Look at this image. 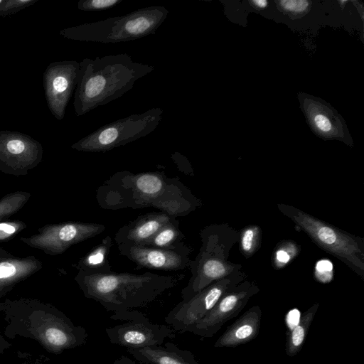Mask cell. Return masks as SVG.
Instances as JSON below:
<instances>
[{
  "label": "cell",
  "mask_w": 364,
  "mask_h": 364,
  "mask_svg": "<svg viewBox=\"0 0 364 364\" xmlns=\"http://www.w3.org/2000/svg\"><path fill=\"white\" fill-rule=\"evenodd\" d=\"M80 66L73 102L77 116L119 98L154 70V66L134 62L126 53L86 58Z\"/></svg>",
  "instance_id": "6da1fadb"
},
{
  "label": "cell",
  "mask_w": 364,
  "mask_h": 364,
  "mask_svg": "<svg viewBox=\"0 0 364 364\" xmlns=\"http://www.w3.org/2000/svg\"><path fill=\"white\" fill-rule=\"evenodd\" d=\"M183 275H159L150 272L88 273L78 271L75 282L85 296L114 313L146 306L176 287Z\"/></svg>",
  "instance_id": "7a4b0ae2"
},
{
  "label": "cell",
  "mask_w": 364,
  "mask_h": 364,
  "mask_svg": "<svg viewBox=\"0 0 364 364\" xmlns=\"http://www.w3.org/2000/svg\"><path fill=\"white\" fill-rule=\"evenodd\" d=\"M203 245L190 265L192 276L181 291L183 301H187L213 282L225 278L242 266L228 259L230 250L238 242L239 230L227 223L214 224L200 232Z\"/></svg>",
  "instance_id": "3957f363"
},
{
  "label": "cell",
  "mask_w": 364,
  "mask_h": 364,
  "mask_svg": "<svg viewBox=\"0 0 364 364\" xmlns=\"http://www.w3.org/2000/svg\"><path fill=\"white\" fill-rule=\"evenodd\" d=\"M168 14L163 6H151L127 14L63 28L60 35L70 40L119 43L154 34Z\"/></svg>",
  "instance_id": "277c9868"
},
{
  "label": "cell",
  "mask_w": 364,
  "mask_h": 364,
  "mask_svg": "<svg viewBox=\"0 0 364 364\" xmlns=\"http://www.w3.org/2000/svg\"><path fill=\"white\" fill-rule=\"evenodd\" d=\"M277 208L320 249L336 257L363 279V237L352 235L292 205L279 203Z\"/></svg>",
  "instance_id": "5b68a950"
},
{
  "label": "cell",
  "mask_w": 364,
  "mask_h": 364,
  "mask_svg": "<svg viewBox=\"0 0 364 364\" xmlns=\"http://www.w3.org/2000/svg\"><path fill=\"white\" fill-rule=\"evenodd\" d=\"M164 110L149 109L141 114L105 124L71 146L79 151L105 152L134 141L151 133L162 120Z\"/></svg>",
  "instance_id": "8992f818"
},
{
  "label": "cell",
  "mask_w": 364,
  "mask_h": 364,
  "mask_svg": "<svg viewBox=\"0 0 364 364\" xmlns=\"http://www.w3.org/2000/svg\"><path fill=\"white\" fill-rule=\"evenodd\" d=\"M242 270L217 280L187 301L176 304L165 317V322L176 331L191 332L226 293L247 279Z\"/></svg>",
  "instance_id": "52a82bcc"
},
{
  "label": "cell",
  "mask_w": 364,
  "mask_h": 364,
  "mask_svg": "<svg viewBox=\"0 0 364 364\" xmlns=\"http://www.w3.org/2000/svg\"><path fill=\"white\" fill-rule=\"evenodd\" d=\"M110 318L124 322L105 328L109 342L127 349L162 345L166 338L176 337V331L172 328L151 322L137 310L114 313Z\"/></svg>",
  "instance_id": "ba28073f"
},
{
  "label": "cell",
  "mask_w": 364,
  "mask_h": 364,
  "mask_svg": "<svg viewBox=\"0 0 364 364\" xmlns=\"http://www.w3.org/2000/svg\"><path fill=\"white\" fill-rule=\"evenodd\" d=\"M102 224L66 222L48 224L30 236L21 237L26 245L42 250L45 254L57 255L63 253L70 246L95 237L102 232Z\"/></svg>",
  "instance_id": "9c48e42d"
},
{
  "label": "cell",
  "mask_w": 364,
  "mask_h": 364,
  "mask_svg": "<svg viewBox=\"0 0 364 364\" xmlns=\"http://www.w3.org/2000/svg\"><path fill=\"white\" fill-rule=\"evenodd\" d=\"M41 144L26 134L0 131V171L13 176H25L42 161Z\"/></svg>",
  "instance_id": "30bf717a"
},
{
  "label": "cell",
  "mask_w": 364,
  "mask_h": 364,
  "mask_svg": "<svg viewBox=\"0 0 364 364\" xmlns=\"http://www.w3.org/2000/svg\"><path fill=\"white\" fill-rule=\"evenodd\" d=\"M259 291L255 282L242 281L223 295L191 332L203 338L213 337L226 322L237 316L249 300Z\"/></svg>",
  "instance_id": "8fae6325"
},
{
  "label": "cell",
  "mask_w": 364,
  "mask_h": 364,
  "mask_svg": "<svg viewBox=\"0 0 364 364\" xmlns=\"http://www.w3.org/2000/svg\"><path fill=\"white\" fill-rule=\"evenodd\" d=\"M80 70L79 62L63 60L50 63L43 73L47 105L58 120L65 117L67 105L78 81Z\"/></svg>",
  "instance_id": "7c38bea8"
},
{
  "label": "cell",
  "mask_w": 364,
  "mask_h": 364,
  "mask_svg": "<svg viewBox=\"0 0 364 364\" xmlns=\"http://www.w3.org/2000/svg\"><path fill=\"white\" fill-rule=\"evenodd\" d=\"M120 255L138 267L164 271L183 270L190 267L192 248L183 244L173 249H160L140 245L119 244Z\"/></svg>",
  "instance_id": "4fadbf2b"
},
{
  "label": "cell",
  "mask_w": 364,
  "mask_h": 364,
  "mask_svg": "<svg viewBox=\"0 0 364 364\" xmlns=\"http://www.w3.org/2000/svg\"><path fill=\"white\" fill-rule=\"evenodd\" d=\"M174 218L165 213H149L122 227L115 235L117 245L122 243L143 245L160 229Z\"/></svg>",
  "instance_id": "5bb4252c"
},
{
  "label": "cell",
  "mask_w": 364,
  "mask_h": 364,
  "mask_svg": "<svg viewBox=\"0 0 364 364\" xmlns=\"http://www.w3.org/2000/svg\"><path fill=\"white\" fill-rule=\"evenodd\" d=\"M262 316L258 305L252 306L226 328L215 342L214 347H236L252 341L259 334Z\"/></svg>",
  "instance_id": "9a60e30c"
},
{
  "label": "cell",
  "mask_w": 364,
  "mask_h": 364,
  "mask_svg": "<svg viewBox=\"0 0 364 364\" xmlns=\"http://www.w3.org/2000/svg\"><path fill=\"white\" fill-rule=\"evenodd\" d=\"M127 351L144 364H199L191 351L183 350L169 341L164 346L127 349Z\"/></svg>",
  "instance_id": "2e32d148"
},
{
  "label": "cell",
  "mask_w": 364,
  "mask_h": 364,
  "mask_svg": "<svg viewBox=\"0 0 364 364\" xmlns=\"http://www.w3.org/2000/svg\"><path fill=\"white\" fill-rule=\"evenodd\" d=\"M43 268L34 256L11 257L0 261V292L12 288Z\"/></svg>",
  "instance_id": "e0dca14e"
},
{
  "label": "cell",
  "mask_w": 364,
  "mask_h": 364,
  "mask_svg": "<svg viewBox=\"0 0 364 364\" xmlns=\"http://www.w3.org/2000/svg\"><path fill=\"white\" fill-rule=\"evenodd\" d=\"M113 242L110 236L103 238L100 244L94 247L75 265L78 271L88 273H109L112 267L108 255Z\"/></svg>",
  "instance_id": "ac0fdd59"
},
{
  "label": "cell",
  "mask_w": 364,
  "mask_h": 364,
  "mask_svg": "<svg viewBox=\"0 0 364 364\" xmlns=\"http://www.w3.org/2000/svg\"><path fill=\"white\" fill-rule=\"evenodd\" d=\"M318 308L319 303L310 306L303 313L299 323L289 331L285 343V353L288 356L294 357L301 350Z\"/></svg>",
  "instance_id": "d6986e66"
},
{
  "label": "cell",
  "mask_w": 364,
  "mask_h": 364,
  "mask_svg": "<svg viewBox=\"0 0 364 364\" xmlns=\"http://www.w3.org/2000/svg\"><path fill=\"white\" fill-rule=\"evenodd\" d=\"M184 235L178 228V221L174 219L160 229L144 246L160 249H173L185 244L182 242Z\"/></svg>",
  "instance_id": "ffe728a7"
},
{
  "label": "cell",
  "mask_w": 364,
  "mask_h": 364,
  "mask_svg": "<svg viewBox=\"0 0 364 364\" xmlns=\"http://www.w3.org/2000/svg\"><path fill=\"white\" fill-rule=\"evenodd\" d=\"M135 190L149 198L159 196L165 187L161 174L155 173H139L134 177Z\"/></svg>",
  "instance_id": "44dd1931"
},
{
  "label": "cell",
  "mask_w": 364,
  "mask_h": 364,
  "mask_svg": "<svg viewBox=\"0 0 364 364\" xmlns=\"http://www.w3.org/2000/svg\"><path fill=\"white\" fill-rule=\"evenodd\" d=\"M262 234V229L257 225H249L239 230L240 250L245 258H250L259 250Z\"/></svg>",
  "instance_id": "7402d4cb"
},
{
  "label": "cell",
  "mask_w": 364,
  "mask_h": 364,
  "mask_svg": "<svg viewBox=\"0 0 364 364\" xmlns=\"http://www.w3.org/2000/svg\"><path fill=\"white\" fill-rule=\"evenodd\" d=\"M301 247L294 240H284L278 242L272 252V265L281 269L292 262L300 253Z\"/></svg>",
  "instance_id": "603a6c76"
},
{
  "label": "cell",
  "mask_w": 364,
  "mask_h": 364,
  "mask_svg": "<svg viewBox=\"0 0 364 364\" xmlns=\"http://www.w3.org/2000/svg\"><path fill=\"white\" fill-rule=\"evenodd\" d=\"M31 194L17 191L5 195L0 199V222L18 212L26 204Z\"/></svg>",
  "instance_id": "cb8c5ba5"
},
{
  "label": "cell",
  "mask_w": 364,
  "mask_h": 364,
  "mask_svg": "<svg viewBox=\"0 0 364 364\" xmlns=\"http://www.w3.org/2000/svg\"><path fill=\"white\" fill-rule=\"evenodd\" d=\"M123 0H80L77 7L82 11H105L120 4Z\"/></svg>",
  "instance_id": "d4e9b609"
},
{
  "label": "cell",
  "mask_w": 364,
  "mask_h": 364,
  "mask_svg": "<svg viewBox=\"0 0 364 364\" xmlns=\"http://www.w3.org/2000/svg\"><path fill=\"white\" fill-rule=\"evenodd\" d=\"M27 228L21 220L0 222V242L9 240Z\"/></svg>",
  "instance_id": "484cf974"
},
{
  "label": "cell",
  "mask_w": 364,
  "mask_h": 364,
  "mask_svg": "<svg viewBox=\"0 0 364 364\" xmlns=\"http://www.w3.org/2000/svg\"><path fill=\"white\" fill-rule=\"evenodd\" d=\"M38 0H3L0 4V16H6L33 5Z\"/></svg>",
  "instance_id": "4316f807"
},
{
  "label": "cell",
  "mask_w": 364,
  "mask_h": 364,
  "mask_svg": "<svg viewBox=\"0 0 364 364\" xmlns=\"http://www.w3.org/2000/svg\"><path fill=\"white\" fill-rule=\"evenodd\" d=\"M280 4L285 10L296 13L304 11L309 6L306 1H282Z\"/></svg>",
  "instance_id": "83f0119b"
},
{
  "label": "cell",
  "mask_w": 364,
  "mask_h": 364,
  "mask_svg": "<svg viewBox=\"0 0 364 364\" xmlns=\"http://www.w3.org/2000/svg\"><path fill=\"white\" fill-rule=\"evenodd\" d=\"M314 122L316 127L323 132H328L331 130V123L328 118L323 114L316 115Z\"/></svg>",
  "instance_id": "f1b7e54d"
},
{
  "label": "cell",
  "mask_w": 364,
  "mask_h": 364,
  "mask_svg": "<svg viewBox=\"0 0 364 364\" xmlns=\"http://www.w3.org/2000/svg\"><path fill=\"white\" fill-rule=\"evenodd\" d=\"M112 364H139L126 355H122L114 360Z\"/></svg>",
  "instance_id": "f546056e"
},
{
  "label": "cell",
  "mask_w": 364,
  "mask_h": 364,
  "mask_svg": "<svg viewBox=\"0 0 364 364\" xmlns=\"http://www.w3.org/2000/svg\"><path fill=\"white\" fill-rule=\"evenodd\" d=\"M13 256L14 255L11 253L0 247V261L11 257Z\"/></svg>",
  "instance_id": "4dcf8cb0"
},
{
  "label": "cell",
  "mask_w": 364,
  "mask_h": 364,
  "mask_svg": "<svg viewBox=\"0 0 364 364\" xmlns=\"http://www.w3.org/2000/svg\"><path fill=\"white\" fill-rule=\"evenodd\" d=\"M257 7L263 9L267 6L268 2L265 0H255L252 1Z\"/></svg>",
  "instance_id": "1f68e13d"
},
{
  "label": "cell",
  "mask_w": 364,
  "mask_h": 364,
  "mask_svg": "<svg viewBox=\"0 0 364 364\" xmlns=\"http://www.w3.org/2000/svg\"><path fill=\"white\" fill-rule=\"evenodd\" d=\"M3 0H0V4L2 3Z\"/></svg>",
  "instance_id": "d6a6232c"
}]
</instances>
